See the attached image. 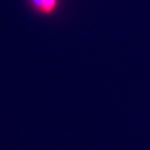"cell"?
Wrapping results in <instances>:
<instances>
[{
	"label": "cell",
	"instance_id": "6da1fadb",
	"mask_svg": "<svg viewBox=\"0 0 150 150\" xmlns=\"http://www.w3.org/2000/svg\"><path fill=\"white\" fill-rule=\"evenodd\" d=\"M43 3V15L49 16L52 15L59 6V0H42Z\"/></svg>",
	"mask_w": 150,
	"mask_h": 150
}]
</instances>
